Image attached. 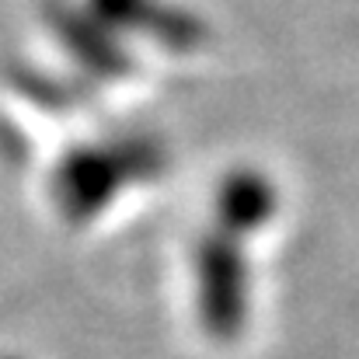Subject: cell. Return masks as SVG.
Returning <instances> with one entry per match:
<instances>
[{
    "mask_svg": "<svg viewBox=\"0 0 359 359\" xmlns=\"http://www.w3.org/2000/svg\"><path fill=\"white\" fill-rule=\"evenodd\" d=\"M279 206V196L272 189V182L255 171V168H234L220 178L217 192H213V220L217 231L231 234V238H248L255 231H262L272 213Z\"/></svg>",
    "mask_w": 359,
    "mask_h": 359,
    "instance_id": "cell-5",
    "label": "cell"
},
{
    "mask_svg": "<svg viewBox=\"0 0 359 359\" xmlns=\"http://www.w3.org/2000/svg\"><path fill=\"white\" fill-rule=\"evenodd\" d=\"M84 7L116 35L140 32L171 49H192L203 39V28L185 11L161 0H84Z\"/></svg>",
    "mask_w": 359,
    "mask_h": 359,
    "instance_id": "cell-4",
    "label": "cell"
},
{
    "mask_svg": "<svg viewBox=\"0 0 359 359\" xmlns=\"http://www.w3.org/2000/svg\"><path fill=\"white\" fill-rule=\"evenodd\" d=\"M192 293L203 332L217 342H234L248 321V262L238 238L213 227L196 241Z\"/></svg>",
    "mask_w": 359,
    "mask_h": 359,
    "instance_id": "cell-2",
    "label": "cell"
},
{
    "mask_svg": "<svg viewBox=\"0 0 359 359\" xmlns=\"http://www.w3.org/2000/svg\"><path fill=\"white\" fill-rule=\"evenodd\" d=\"M164 168V150L154 140H116L74 147L60 157L49 178V196L70 224H91L129 185L154 178Z\"/></svg>",
    "mask_w": 359,
    "mask_h": 359,
    "instance_id": "cell-1",
    "label": "cell"
},
{
    "mask_svg": "<svg viewBox=\"0 0 359 359\" xmlns=\"http://www.w3.org/2000/svg\"><path fill=\"white\" fill-rule=\"evenodd\" d=\"M49 28L53 35L67 46V53L95 77H122L129 74V56H126V46L122 39L105 28L84 4L74 7V4H53L49 7Z\"/></svg>",
    "mask_w": 359,
    "mask_h": 359,
    "instance_id": "cell-3",
    "label": "cell"
}]
</instances>
